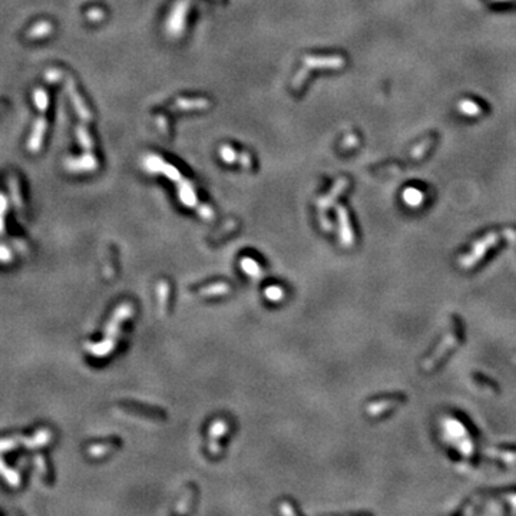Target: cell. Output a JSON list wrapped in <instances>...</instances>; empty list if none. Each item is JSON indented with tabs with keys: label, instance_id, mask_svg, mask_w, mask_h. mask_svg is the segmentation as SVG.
Masks as SVG:
<instances>
[{
	"label": "cell",
	"instance_id": "cell-1",
	"mask_svg": "<svg viewBox=\"0 0 516 516\" xmlns=\"http://www.w3.org/2000/svg\"><path fill=\"white\" fill-rule=\"evenodd\" d=\"M132 313H133L132 304L123 303L122 305H119L115 310L109 324L106 326V337H105V340H102L100 343H96L95 346H86L89 353L93 354L95 357H105L106 354H109L114 350L115 344H117V338H118L119 332H121L122 321L126 320L128 317H131Z\"/></svg>",
	"mask_w": 516,
	"mask_h": 516
},
{
	"label": "cell",
	"instance_id": "cell-2",
	"mask_svg": "<svg viewBox=\"0 0 516 516\" xmlns=\"http://www.w3.org/2000/svg\"><path fill=\"white\" fill-rule=\"evenodd\" d=\"M53 433L49 427H39L36 432H33L31 436L23 437V445L28 449H39L43 446H48L52 442Z\"/></svg>",
	"mask_w": 516,
	"mask_h": 516
},
{
	"label": "cell",
	"instance_id": "cell-3",
	"mask_svg": "<svg viewBox=\"0 0 516 516\" xmlns=\"http://www.w3.org/2000/svg\"><path fill=\"white\" fill-rule=\"evenodd\" d=\"M0 478L4 481V483L13 489L19 487L22 485V478H20V473L17 470H15L13 467H10L4 459L0 456Z\"/></svg>",
	"mask_w": 516,
	"mask_h": 516
},
{
	"label": "cell",
	"instance_id": "cell-4",
	"mask_svg": "<svg viewBox=\"0 0 516 516\" xmlns=\"http://www.w3.org/2000/svg\"><path fill=\"white\" fill-rule=\"evenodd\" d=\"M227 430H228V426H227V422H224V420H216L211 427V430H210V436H211L210 450L214 455L219 453V445H216V439H219Z\"/></svg>",
	"mask_w": 516,
	"mask_h": 516
},
{
	"label": "cell",
	"instance_id": "cell-5",
	"mask_svg": "<svg viewBox=\"0 0 516 516\" xmlns=\"http://www.w3.org/2000/svg\"><path fill=\"white\" fill-rule=\"evenodd\" d=\"M45 129H46V122L43 118H40L39 121L36 122L34 125V129H33V133L31 136V141H29V148L31 151H37L40 144H42V138H43V133H45Z\"/></svg>",
	"mask_w": 516,
	"mask_h": 516
},
{
	"label": "cell",
	"instance_id": "cell-6",
	"mask_svg": "<svg viewBox=\"0 0 516 516\" xmlns=\"http://www.w3.org/2000/svg\"><path fill=\"white\" fill-rule=\"evenodd\" d=\"M20 443H23V437L22 436H16V434L1 436L0 437V453L15 450V449H17V446Z\"/></svg>",
	"mask_w": 516,
	"mask_h": 516
},
{
	"label": "cell",
	"instance_id": "cell-7",
	"mask_svg": "<svg viewBox=\"0 0 516 516\" xmlns=\"http://www.w3.org/2000/svg\"><path fill=\"white\" fill-rule=\"evenodd\" d=\"M241 268H243L244 271L248 274L250 277H252V278H260L261 274H263L260 266H258L254 260H251V258H248V257L244 258L243 261H241Z\"/></svg>",
	"mask_w": 516,
	"mask_h": 516
},
{
	"label": "cell",
	"instance_id": "cell-8",
	"mask_svg": "<svg viewBox=\"0 0 516 516\" xmlns=\"http://www.w3.org/2000/svg\"><path fill=\"white\" fill-rule=\"evenodd\" d=\"M230 291V285L225 283H216L210 287H205L200 291L201 296H219V294H225Z\"/></svg>",
	"mask_w": 516,
	"mask_h": 516
},
{
	"label": "cell",
	"instance_id": "cell-9",
	"mask_svg": "<svg viewBox=\"0 0 516 516\" xmlns=\"http://www.w3.org/2000/svg\"><path fill=\"white\" fill-rule=\"evenodd\" d=\"M33 459H34V466H36L40 478L43 481H49V466H48L46 459L43 457V455H36V457H33Z\"/></svg>",
	"mask_w": 516,
	"mask_h": 516
},
{
	"label": "cell",
	"instance_id": "cell-10",
	"mask_svg": "<svg viewBox=\"0 0 516 516\" xmlns=\"http://www.w3.org/2000/svg\"><path fill=\"white\" fill-rule=\"evenodd\" d=\"M168 291H169V287H168V283L162 281L158 284V294H159V308L161 311L164 313L165 308H166V297H168Z\"/></svg>",
	"mask_w": 516,
	"mask_h": 516
},
{
	"label": "cell",
	"instance_id": "cell-11",
	"mask_svg": "<svg viewBox=\"0 0 516 516\" xmlns=\"http://www.w3.org/2000/svg\"><path fill=\"white\" fill-rule=\"evenodd\" d=\"M13 257H15V254H13L12 248L6 244H0V263L9 264L13 261Z\"/></svg>",
	"mask_w": 516,
	"mask_h": 516
},
{
	"label": "cell",
	"instance_id": "cell-12",
	"mask_svg": "<svg viewBox=\"0 0 516 516\" xmlns=\"http://www.w3.org/2000/svg\"><path fill=\"white\" fill-rule=\"evenodd\" d=\"M50 32V25L46 23V22H40L39 25H36L31 32H29V36L31 37H40V36H45Z\"/></svg>",
	"mask_w": 516,
	"mask_h": 516
},
{
	"label": "cell",
	"instance_id": "cell-13",
	"mask_svg": "<svg viewBox=\"0 0 516 516\" xmlns=\"http://www.w3.org/2000/svg\"><path fill=\"white\" fill-rule=\"evenodd\" d=\"M34 102H36V106L40 109V111H45L48 108V95L43 89H37L34 92Z\"/></svg>",
	"mask_w": 516,
	"mask_h": 516
},
{
	"label": "cell",
	"instance_id": "cell-14",
	"mask_svg": "<svg viewBox=\"0 0 516 516\" xmlns=\"http://www.w3.org/2000/svg\"><path fill=\"white\" fill-rule=\"evenodd\" d=\"M266 296H267V299L271 300V301H280V300L283 299V296H284V291H283L280 287H277V285H270V287L266 290Z\"/></svg>",
	"mask_w": 516,
	"mask_h": 516
},
{
	"label": "cell",
	"instance_id": "cell-15",
	"mask_svg": "<svg viewBox=\"0 0 516 516\" xmlns=\"http://www.w3.org/2000/svg\"><path fill=\"white\" fill-rule=\"evenodd\" d=\"M112 449V445H96V446H91L88 449V453L91 456H95V457H99V456L105 455L106 452H109Z\"/></svg>",
	"mask_w": 516,
	"mask_h": 516
},
{
	"label": "cell",
	"instance_id": "cell-16",
	"mask_svg": "<svg viewBox=\"0 0 516 516\" xmlns=\"http://www.w3.org/2000/svg\"><path fill=\"white\" fill-rule=\"evenodd\" d=\"M281 512H283V514H291V515H293V514H296V512H294V511H293V509H290V506H288V503H283V508H281Z\"/></svg>",
	"mask_w": 516,
	"mask_h": 516
},
{
	"label": "cell",
	"instance_id": "cell-17",
	"mask_svg": "<svg viewBox=\"0 0 516 516\" xmlns=\"http://www.w3.org/2000/svg\"><path fill=\"white\" fill-rule=\"evenodd\" d=\"M4 210H6V200L0 195V214L4 213Z\"/></svg>",
	"mask_w": 516,
	"mask_h": 516
},
{
	"label": "cell",
	"instance_id": "cell-18",
	"mask_svg": "<svg viewBox=\"0 0 516 516\" xmlns=\"http://www.w3.org/2000/svg\"><path fill=\"white\" fill-rule=\"evenodd\" d=\"M3 230V218H1V214H0V233Z\"/></svg>",
	"mask_w": 516,
	"mask_h": 516
}]
</instances>
